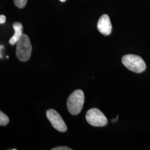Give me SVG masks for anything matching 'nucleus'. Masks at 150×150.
<instances>
[{
	"mask_svg": "<svg viewBox=\"0 0 150 150\" xmlns=\"http://www.w3.org/2000/svg\"><path fill=\"white\" fill-rule=\"evenodd\" d=\"M85 101L83 92L81 90H76L69 97L67 102V109L69 112L73 115L80 113Z\"/></svg>",
	"mask_w": 150,
	"mask_h": 150,
	"instance_id": "1",
	"label": "nucleus"
},
{
	"mask_svg": "<svg viewBox=\"0 0 150 150\" xmlns=\"http://www.w3.org/2000/svg\"><path fill=\"white\" fill-rule=\"evenodd\" d=\"M32 52V45L28 36L23 34L16 43V54L17 59L22 62L30 59Z\"/></svg>",
	"mask_w": 150,
	"mask_h": 150,
	"instance_id": "2",
	"label": "nucleus"
},
{
	"mask_svg": "<svg viewBox=\"0 0 150 150\" xmlns=\"http://www.w3.org/2000/svg\"><path fill=\"white\" fill-rule=\"evenodd\" d=\"M122 62L129 70L136 73H141L146 69L145 61L137 55L126 54L122 58Z\"/></svg>",
	"mask_w": 150,
	"mask_h": 150,
	"instance_id": "3",
	"label": "nucleus"
},
{
	"mask_svg": "<svg viewBox=\"0 0 150 150\" xmlns=\"http://www.w3.org/2000/svg\"><path fill=\"white\" fill-rule=\"evenodd\" d=\"M86 120L91 126L96 127H103L107 123V119L106 116L96 108H91L86 112Z\"/></svg>",
	"mask_w": 150,
	"mask_h": 150,
	"instance_id": "4",
	"label": "nucleus"
},
{
	"mask_svg": "<svg viewBox=\"0 0 150 150\" xmlns=\"http://www.w3.org/2000/svg\"><path fill=\"white\" fill-rule=\"evenodd\" d=\"M46 116L52 126L56 130L64 132L67 131V126L59 113L54 109H50L46 112Z\"/></svg>",
	"mask_w": 150,
	"mask_h": 150,
	"instance_id": "5",
	"label": "nucleus"
},
{
	"mask_svg": "<svg viewBox=\"0 0 150 150\" xmlns=\"http://www.w3.org/2000/svg\"><path fill=\"white\" fill-rule=\"evenodd\" d=\"M97 27L98 31L102 35L105 36L110 35L112 31V25L109 16L106 14L101 16L97 22Z\"/></svg>",
	"mask_w": 150,
	"mask_h": 150,
	"instance_id": "6",
	"label": "nucleus"
},
{
	"mask_svg": "<svg viewBox=\"0 0 150 150\" xmlns=\"http://www.w3.org/2000/svg\"><path fill=\"white\" fill-rule=\"evenodd\" d=\"M13 28L15 30V34L9 40V43L11 45L16 44L23 35V26L20 22H15L13 24Z\"/></svg>",
	"mask_w": 150,
	"mask_h": 150,
	"instance_id": "7",
	"label": "nucleus"
},
{
	"mask_svg": "<svg viewBox=\"0 0 150 150\" xmlns=\"http://www.w3.org/2000/svg\"><path fill=\"white\" fill-rule=\"evenodd\" d=\"M9 122V118L7 115L2 111H0V125L6 126Z\"/></svg>",
	"mask_w": 150,
	"mask_h": 150,
	"instance_id": "8",
	"label": "nucleus"
},
{
	"mask_svg": "<svg viewBox=\"0 0 150 150\" xmlns=\"http://www.w3.org/2000/svg\"><path fill=\"white\" fill-rule=\"evenodd\" d=\"M27 0H14V3L16 7L20 8H23L27 4Z\"/></svg>",
	"mask_w": 150,
	"mask_h": 150,
	"instance_id": "9",
	"label": "nucleus"
},
{
	"mask_svg": "<svg viewBox=\"0 0 150 150\" xmlns=\"http://www.w3.org/2000/svg\"><path fill=\"white\" fill-rule=\"evenodd\" d=\"M72 149H71L69 147L67 146H59L52 149V150H72Z\"/></svg>",
	"mask_w": 150,
	"mask_h": 150,
	"instance_id": "10",
	"label": "nucleus"
},
{
	"mask_svg": "<svg viewBox=\"0 0 150 150\" xmlns=\"http://www.w3.org/2000/svg\"><path fill=\"white\" fill-rule=\"evenodd\" d=\"M6 17L5 16L3 15H1L0 16V23L1 24H3L4 23L6 22Z\"/></svg>",
	"mask_w": 150,
	"mask_h": 150,
	"instance_id": "11",
	"label": "nucleus"
},
{
	"mask_svg": "<svg viewBox=\"0 0 150 150\" xmlns=\"http://www.w3.org/2000/svg\"><path fill=\"white\" fill-rule=\"evenodd\" d=\"M61 2H65L66 0H59Z\"/></svg>",
	"mask_w": 150,
	"mask_h": 150,
	"instance_id": "12",
	"label": "nucleus"
}]
</instances>
